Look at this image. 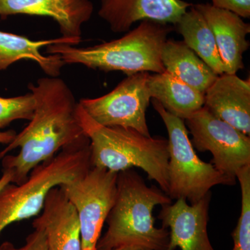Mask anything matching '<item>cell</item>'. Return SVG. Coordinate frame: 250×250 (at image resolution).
Wrapping results in <instances>:
<instances>
[{
  "label": "cell",
  "instance_id": "2e32d148",
  "mask_svg": "<svg viewBox=\"0 0 250 250\" xmlns=\"http://www.w3.org/2000/svg\"><path fill=\"white\" fill-rule=\"evenodd\" d=\"M81 39L61 37L49 40L32 41L24 36L0 31V71L6 70L14 62L31 60L37 62L42 71L51 77H58L65 62L58 54L44 56L42 47L53 44L77 45Z\"/></svg>",
  "mask_w": 250,
  "mask_h": 250
},
{
  "label": "cell",
  "instance_id": "44dd1931",
  "mask_svg": "<svg viewBox=\"0 0 250 250\" xmlns=\"http://www.w3.org/2000/svg\"><path fill=\"white\" fill-rule=\"evenodd\" d=\"M35 108L36 100L31 92L14 98L0 97V131L17 120L30 121Z\"/></svg>",
  "mask_w": 250,
  "mask_h": 250
},
{
  "label": "cell",
  "instance_id": "e0dca14e",
  "mask_svg": "<svg viewBox=\"0 0 250 250\" xmlns=\"http://www.w3.org/2000/svg\"><path fill=\"white\" fill-rule=\"evenodd\" d=\"M161 61L166 72L204 95L218 76L184 41L167 39Z\"/></svg>",
  "mask_w": 250,
  "mask_h": 250
},
{
  "label": "cell",
  "instance_id": "d6986e66",
  "mask_svg": "<svg viewBox=\"0 0 250 250\" xmlns=\"http://www.w3.org/2000/svg\"><path fill=\"white\" fill-rule=\"evenodd\" d=\"M188 47L205 62L217 75L225 73V67L213 31L200 11L194 6L175 24Z\"/></svg>",
  "mask_w": 250,
  "mask_h": 250
},
{
  "label": "cell",
  "instance_id": "5bb4252c",
  "mask_svg": "<svg viewBox=\"0 0 250 250\" xmlns=\"http://www.w3.org/2000/svg\"><path fill=\"white\" fill-rule=\"evenodd\" d=\"M204 106L243 134H250V81L224 73L205 93Z\"/></svg>",
  "mask_w": 250,
  "mask_h": 250
},
{
  "label": "cell",
  "instance_id": "ffe728a7",
  "mask_svg": "<svg viewBox=\"0 0 250 250\" xmlns=\"http://www.w3.org/2000/svg\"><path fill=\"white\" fill-rule=\"evenodd\" d=\"M236 179L241 190V211L232 232L233 250H250V165L238 171Z\"/></svg>",
  "mask_w": 250,
  "mask_h": 250
},
{
  "label": "cell",
  "instance_id": "603a6c76",
  "mask_svg": "<svg viewBox=\"0 0 250 250\" xmlns=\"http://www.w3.org/2000/svg\"><path fill=\"white\" fill-rule=\"evenodd\" d=\"M211 1L215 7L228 10L241 18L250 17V0H211Z\"/></svg>",
  "mask_w": 250,
  "mask_h": 250
},
{
  "label": "cell",
  "instance_id": "9a60e30c",
  "mask_svg": "<svg viewBox=\"0 0 250 250\" xmlns=\"http://www.w3.org/2000/svg\"><path fill=\"white\" fill-rule=\"evenodd\" d=\"M41 212L33 227L44 231L48 250H82L76 210L60 188L49 192Z\"/></svg>",
  "mask_w": 250,
  "mask_h": 250
},
{
  "label": "cell",
  "instance_id": "5b68a950",
  "mask_svg": "<svg viewBox=\"0 0 250 250\" xmlns=\"http://www.w3.org/2000/svg\"><path fill=\"white\" fill-rule=\"evenodd\" d=\"M90 140L85 135L31 170L21 184L10 183L0 191V235L16 222L37 216L55 187L82 177L92 167Z\"/></svg>",
  "mask_w": 250,
  "mask_h": 250
},
{
  "label": "cell",
  "instance_id": "7c38bea8",
  "mask_svg": "<svg viewBox=\"0 0 250 250\" xmlns=\"http://www.w3.org/2000/svg\"><path fill=\"white\" fill-rule=\"evenodd\" d=\"M93 12L90 0H0V18L24 14L52 18L62 37L82 40V27Z\"/></svg>",
  "mask_w": 250,
  "mask_h": 250
},
{
  "label": "cell",
  "instance_id": "cb8c5ba5",
  "mask_svg": "<svg viewBox=\"0 0 250 250\" xmlns=\"http://www.w3.org/2000/svg\"><path fill=\"white\" fill-rule=\"evenodd\" d=\"M17 133L14 130H8L6 131H0V143L9 144L14 139Z\"/></svg>",
  "mask_w": 250,
  "mask_h": 250
},
{
  "label": "cell",
  "instance_id": "d4e9b609",
  "mask_svg": "<svg viewBox=\"0 0 250 250\" xmlns=\"http://www.w3.org/2000/svg\"><path fill=\"white\" fill-rule=\"evenodd\" d=\"M12 182V175L11 172L7 170H4L2 175L0 177V191L8 184Z\"/></svg>",
  "mask_w": 250,
  "mask_h": 250
},
{
  "label": "cell",
  "instance_id": "7402d4cb",
  "mask_svg": "<svg viewBox=\"0 0 250 250\" xmlns=\"http://www.w3.org/2000/svg\"><path fill=\"white\" fill-rule=\"evenodd\" d=\"M0 250H48L45 233L42 229L34 228L26 238L25 244L16 248L12 243L5 241L0 245Z\"/></svg>",
  "mask_w": 250,
  "mask_h": 250
},
{
  "label": "cell",
  "instance_id": "277c9868",
  "mask_svg": "<svg viewBox=\"0 0 250 250\" xmlns=\"http://www.w3.org/2000/svg\"><path fill=\"white\" fill-rule=\"evenodd\" d=\"M172 30L169 24L145 20L116 40L88 47L53 44L46 47V53L58 54L65 64H81L104 72L161 73L166 71L161 52Z\"/></svg>",
  "mask_w": 250,
  "mask_h": 250
},
{
  "label": "cell",
  "instance_id": "8fae6325",
  "mask_svg": "<svg viewBox=\"0 0 250 250\" xmlns=\"http://www.w3.org/2000/svg\"><path fill=\"white\" fill-rule=\"evenodd\" d=\"M183 0H101L100 17L114 33H126L145 20L175 25L191 6Z\"/></svg>",
  "mask_w": 250,
  "mask_h": 250
},
{
  "label": "cell",
  "instance_id": "ba28073f",
  "mask_svg": "<svg viewBox=\"0 0 250 250\" xmlns=\"http://www.w3.org/2000/svg\"><path fill=\"white\" fill-rule=\"evenodd\" d=\"M184 121L192 134L193 147L211 153L210 164L236 182L238 171L250 165V136L217 118L205 106Z\"/></svg>",
  "mask_w": 250,
  "mask_h": 250
},
{
  "label": "cell",
  "instance_id": "4fadbf2b",
  "mask_svg": "<svg viewBox=\"0 0 250 250\" xmlns=\"http://www.w3.org/2000/svg\"><path fill=\"white\" fill-rule=\"evenodd\" d=\"M194 7L201 13L213 31L225 73L236 74L244 68L243 54L250 47L247 40L250 32L249 23L231 11L210 4H196Z\"/></svg>",
  "mask_w": 250,
  "mask_h": 250
},
{
  "label": "cell",
  "instance_id": "ac0fdd59",
  "mask_svg": "<svg viewBox=\"0 0 250 250\" xmlns=\"http://www.w3.org/2000/svg\"><path fill=\"white\" fill-rule=\"evenodd\" d=\"M148 88L151 98L157 100L171 114L185 121L205 104V95L167 72L149 74Z\"/></svg>",
  "mask_w": 250,
  "mask_h": 250
},
{
  "label": "cell",
  "instance_id": "52a82bcc",
  "mask_svg": "<svg viewBox=\"0 0 250 250\" xmlns=\"http://www.w3.org/2000/svg\"><path fill=\"white\" fill-rule=\"evenodd\" d=\"M117 177V172L91 167L82 177L59 187L76 210L82 250H96L104 225L116 201Z\"/></svg>",
  "mask_w": 250,
  "mask_h": 250
},
{
  "label": "cell",
  "instance_id": "30bf717a",
  "mask_svg": "<svg viewBox=\"0 0 250 250\" xmlns=\"http://www.w3.org/2000/svg\"><path fill=\"white\" fill-rule=\"evenodd\" d=\"M211 192L196 203L188 205L183 198L162 206L159 218L162 227L170 229L168 250H215L208 238Z\"/></svg>",
  "mask_w": 250,
  "mask_h": 250
},
{
  "label": "cell",
  "instance_id": "8992f818",
  "mask_svg": "<svg viewBox=\"0 0 250 250\" xmlns=\"http://www.w3.org/2000/svg\"><path fill=\"white\" fill-rule=\"evenodd\" d=\"M152 103L168 135L167 195L171 200L183 198L190 204L196 203L215 186L236 184L217 170L213 164L199 158L189 139L184 120L166 111L157 100L153 99Z\"/></svg>",
  "mask_w": 250,
  "mask_h": 250
},
{
  "label": "cell",
  "instance_id": "3957f363",
  "mask_svg": "<svg viewBox=\"0 0 250 250\" xmlns=\"http://www.w3.org/2000/svg\"><path fill=\"white\" fill-rule=\"evenodd\" d=\"M77 118L90 140V164L112 172L139 167L155 181L166 194L168 191V141L161 136H146L121 126L99 124L77 104Z\"/></svg>",
  "mask_w": 250,
  "mask_h": 250
},
{
  "label": "cell",
  "instance_id": "7a4b0ae2",
  "mask_svg": "<svg viewBox=\"0 0 250 250\" xmlns=\"http://www.w3.org/2000/svg\"><path fill=\"white\" fill-rule=\"evenodd\" d=\"M172 204L160 188L147 187L133 169L117 177L116 201L108 213V228L97 243L96 250H112L124 246H139L149 250H168L170 231L154 225L156 206Z\"/></svg>",
  "mask_w": 250,
  "mask_h": 250
},
{
  "label": "cell",
  "instance_id": "6da1fadb",
  "mask_svg": "<svg viewBox=\"0 0 250 250\" xmlns=\"http://www.w3.org/2000/svg\"><path fill=\"white\" fill-rule=\"evenodd\" d=\"M28 87L36 100L34 116L0 152L1 166L15 184H22L36 166L85 135L77 118L78 103L63 80L43 77Z\"/></svg>",
  "mask_w": 250,
  "mask_h": 250
},
{
  "label": "cell",
  "instance_id": "9c48e42d",
  "mask_svg": "<svg viewBox=\"0 0 250 250\" xmlns=\"http://www.w3.org/2000/svg\"><path fill=\"white\" fill-rule=\"evenodd\" d=\"M149 72L127 75L109 93L96 98H83L79 104L99 124L121 126L151 136L146 111L151 96L148 88Z\"/></svg>",
  "mask_w": 250,
  "mask_h": 250
},
{
  "label": "cell",
  "instance_id": "484cf974",
  "mask_svg": "<svg viewBox=\"0 0 250 250\" xmlns=\"http://www.w3.org/2000/svg\"><path fill=\"white\" fill-rule=\"evenodd\" d=\"M112 250H149L146 248H143V247L139 246H124L118 247V248H115Z\"/></svg>",
  "mask_w": 250,
  "mask_h": 250
}]
</instances>
